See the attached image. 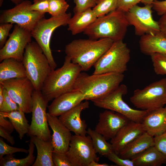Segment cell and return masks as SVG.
<instances>
[{"instance_id": "cell-1", "label": "cell", "mask_w": 166, "mask_h": 166, "mask_svg": "<svg viewBox=\"0 0 166 166\" xmlns=\"http://www.w3.org/2000/svg\"><path fill=\"white\" fill-rule=\"evenodd\" d=\"M113 42L107 38L75 39L66 45L65 51L72 62L79 65L82 71H86L94 66Z\"/></svg>"}, {"instance_id": "cell-2", "label": "cell", "mask_w": 166, "mask_h": 166, "mask_svg": "<svg viewBox=\"0 0 166 166\" xmlns=\"http://www.w3.org/2000/svg\"><path fill=\"white\" fill-rule=\"evenodd\" d=\"M124 78L123 73H113L89 75L81 72L73 89L81 92L85 101H92L113 91L121 85Z\"/></svg>"}, {"instance_id": "cell-3", "label": "cell", "mask_w": 166, "mask_h": 166, "mask_svg": "<svg viewBox=\"0 0 166 166\" xmlns=\"http://www.w3.org/2000/svg\"><path fill=\"white\" fill-rule=\"evenodd\" d=\"M81 71L79 65L72 62L66 56L62 66L52 70L47 77L41 89L42 93L49 101L73 89Z\"/></svg>"}, {"instance_id": "cell-4", "label": "cell", "mask_w": 166, "mask_h": 166, "mask_svg": "<svg viewBox=\"0 0 166 166\" xmlns=\"http://www.w3.org/2000/svg\"><path fill=\"white\" fill-rule=\"evenodd\" d=\"M129 25L125 13L117 9L97 18L83 32L89 38L123 40Z\"/></svg>"}, {"instance_id": "cell-5", "label": "cell", "mask_w": 166, "mask_h": 166, "mask_svg": "<svg viewBox=\"0 0 166 166\" xmlns=\"http://www.w3.org/2000/svg\"><path fill=\"white\" fill-rule=\"evenodd\" d=\"M22 62L27 77L35 90L41 91L45 80L52 69L47 57L36 42L32 41L27 44Z\"/></svg>"}, {"instance_id": "cell-6", "label": "cell", "mask_w": 166, "mask_h": 166, "mask_svg": "<svg viewBox=\"0 0 166 166\" xmlns=\"http://www.w3.org/2000/svg\"><path fill=\"white\" fill-rule=\"evenodd\" d=\"M130 51L123 40L114 41L94 64L93 74L108 73H123L127 70Z\"/></svg>"}, {"instance_id": "cell-7", "label": "cell", "mask_w": 166, "mask_h": 166, "mask_svg": "<svg viewBox=\"0 0 166 166\" xmlns=\"http://www.w3.org/2000/svg\"><path fill=\"white\" fill-rule=\"evenodd\" d=\"M71 14L69 13L56 16H51L48 19H41L31 31L32 38L35 40L47 57L50 67L54 70L57 66L50 47L51 37L54 30L61 26L68 25Z\"/></svg>"}, {"instance_id": "cell-8", "label": "cell", "mask_w": 166, "mask_h": 166, "mask_svg": "<svg viewBox=\"0 0 166 166\" xmlns=\"http://www.w3.org/2000/svg\"><path fill=\"white\" fill-rule=\"evenodd\" d=\"M130 101L136 108L149 112L166 105V78L153 82L133 92Z\"/></svg>"}, {"instance_id": "cell-9", "label": "cell", "mask_w": 166, "mask_h": 166, "mask_svg": "<svg viewBox=\"0 0 166 166\" xmlns=\"http://www.w3.org/2000/svg\"><path fill=\"white\" fill-rule=\"evenodd\" d=\"M128 92L127 86L121 84L105 97L92 101L97 107L120 113L130 121L142 123L144 117L149 112L146 110L133 109L125 102L122 97Z\"/></svg>"}, {"instance_id": "cell-10", "label": "cell", "mask_w": 166, "mask_h": 166, "mask_svg": "<svg viewBox=\"0 0 166 166\" xmlns=\"http://www.w3.org/2000/svg\"><path fill=\"white\" fill-rule=\"evenodd\" d=\"M32 117L28 134L46 141H51L52 136L48 126L46 109L49 102L41 91L34 89L32 96Z\"/></svg>"}, {"instance_id": "cell-11", "label": "cell", "mask_w": 166, "mask_h": 166, "mask_svg": "<svg viewBox=\"0 0 166 166\" xmlns=\"http://www.w3.org/2000/svg\"><path fill=\"white\" fill-rule=\"evenodd\" d=\"M31 1L25 0L13 8L3 10L0 16V23H15L31 31L45 14L31 10Z\"/></svg>"}, {"instance_id": "cell-12", "label": "cell", "mask_w": 166, "mask_h": 166, "mask_svg": "<svg viewBox=\"0 0 166 166\" xmlns=\"http://www.w3.org/2000/svg\"><path fill=\"white\" fill-rule=\"evenodd\" d=\"M66 153L73 166H89L92 161L99 160L89 135H72Z\"/></svg>"}, {"instance_id": "cell-13", "label": "cell", "mask_w": 166, "mask_h": 166, "mask_svg": "<svg viewBox=\"0 0 166 166\" xmlns=\"http://www.w3.org/2000/svg\"><path fill=\"white\" fill-rule=\"evenodd\" d=\"M10 98L25 113L32 112V96L34 88L27 77L13 79L0 83Z\"/></svg>"}, {"instance_id": "cell-14", "label": "cell", "mask_w": 166, "mask_h": 166, "mask_svg": "<svg viewBox=\"0 0 166 166\" xmlns=\"http://www.w3.org/2000/svg\"><path fill=\"white\" fill-rule=\"evenodd\" d=\"M152 9V4L143 6L136 5L125 13L129 25L133 26L136 35L141 37L160 32L158 22L153 18Z\"/></svg>"}, {"instance_id": "cell-15", "label": "cell", "mask_w": 166, "mask_h": 166, "mask_svg": "<svg viewBox=\"0 0 166 166\" xmlns=\"http://www.w3.org/2000/svg\"><path fill=\"white\" fill-rule=\"evenodd\" d=\"M32 38L30 31L15 25L8 39L0 49V61L9 58L22 61L26 47L32 42Z\"/></svg>"}, {"instance_id": "cell-16", "label": "cell", "mask_w": 166, "mask_h": 166, "mask_svg": "<svg viewBox=\"0 0 166 166\" xmlns=\"http://www.w3.org/2000/svg\"><path fill=\"white\" fill-rule=\"evenodd\" d=\"M99 117L95 130L106 140L113 139L120 128L130 121L120 113L107 109L100 113Z\"/></svg>"}, {"instance_id": "cell-17", "label": "cell", "mask_w": 166, "mask_h": 166, "mask_svg": "<svg viewBox=\"0 0 166 166\" xmlns=\"http://www.w3.org/2000/svg\"><path fill=\"white\" fill-rule=\"evenodd\" d=\"M48 123L53 133L51 142L55 152L66 153L72 137L70 131L57 117L47 113Z\"/></svg>"}, {"instance_id": "cell-18", "label": "cell", "mask_w": 166, "mask_h": 166, "mask_svg": "<svg viewBox=\"0 0 166 166\" xmlns=\"http://www.w3.org/2000/svg\"><path fill=\"white\" fill-rule=\"evenodd\" d=\"M85 100L83 94L80 91L72 89L53 99L48 105V113L58 117L75 107Z\"/></svg>"}, {"instance_id": "cell-19", "label": "cell", "mask_w": 166, "mask_h": 166, "mask_svg": "<svg viewBox=\"0 0 166 166\" xmlns=\"http://www.w3.org/2000/svg\"><path fill=\"white\" fill-rule=\"evenodd\" d=\"M145 132L142 123L129 121L119 130L111 140L114 152L118 154L126 145Z\"/></svg>"}, {"instance_id": "cell-20", "label": "cell", "mask_w": 166, "mask_h": 166, "mask_svg": "<svg viewBox=\"0 0 166 166\" xmlns=\"http://www.w3.org/2000/svg\"><path fill=\"white\" fill-rule=\"evenodd\" d=\"M89 103L88 101L81 102L79 105L59 116L61 122L76 135L84 136L87 134V124L85 121L81 119V113L88 108Z\"/></svg>"}, {"instance_id": "cell-21", "label": "cell", "mask_w": 166, "mask_h": 166, "mask_svg": "<svg viewBox=\"0 0 166 166\" xmlns=\"http://www.w3.org/2000/svg\"><path fill=\"white\" fill-rule=\"evenodd\" d=\"M145 132L154 137L166 131V106L149 112L142 122Z\"/></svg>"}, {"instance_id": "cell-22", "label": "cell", "mask_w": 166, "mask_h": 166, "mask_svg": "<svg viewBox=\"0 0 166 166\" xmlns=\"http://www.w3.org/2000/svg\"><path fill=\"white\" fill-rule=\"evenodd\" d=\"M139 44L141 51L145 55L158 53L166 55V37L160 32L141 36Z\"/></svg>"}, {"instance_id": "cell-23", "label": "cell", "mask_w": 166, "mask_h": 166, "mask_svg": "<svg viewBox=\"0 0 166 166\" xmlns=\"http://www.w3.org/2000/svg\"><path fill=\"white\" fill-rule=\"evenodd\" d=\"M153 146H154V137L145 132L124 147L118 155L123 159H131Z\"/></svg>"}, {"instance_id": "cell-24", "label": "cell", "mask_w": 166, "mask_h": 166, "mask_svg": "<svg viewBox=\"0 0 166 166\" xmlns=\"http://www.w3.org/2000/svg\"><path fill=\"white\" fill-rule=\"evenodd\" d=\"M37 150V156L32 166H55L52 160L54 150L51 141L44 140L37 136H30Z\"/></svg>"}, {"instance_id": "cell-25", "label": "cell", "mask_w": 166, "mask_h": 166, "mask_svg": "<svg viewBox=\"0 0 166 166\" xmlns=\"http://www.w3.org/2000/svg\"><path fill=\"white\" fill-rule=\"evenodd\" d=\"M27 77L22 61L13 58L5 59L0 63V83L10 79Z\"/></svg>"}, {"instance_id": "cell-26", "label": "cell", "mask_w": 166, "mask_h": 166, "mask_svg": "<svg viewBox=\"0 0 166 166\" xmlns=\"http://www.w3.org/2000/svg\"><path fill=\"white\" fill-rule=\"evenodd\" d=\"M97 18L92 8L74 14L68 22V30L73 35L84 32Z\"/></svg>"}, {"instance_id": "cell-27", "label": "cell", "mask_w": 166, "mask_h": 166, "mask_svg": "<svg viewBox=\"0 0 166 166\" xmlns=\"http://www.w3.org/2000/svg\"><path fill=\"white\" fill-rule=\"evenodd\" d=\"M135 166H160L166 164V158L155 146H152L131 159Z\"/></svg>"}, {"instance_id": "cell-28", "label": "cell", "mask_w": 166, "mask_h": 166, "mask_svg": "<svg viewBox=\"0 0 166 166\" xmlns=\"http://www.w3.org/2000/svg\"><path fill=\"white\" fill-rule=\"evenodd\" d=\"M25 113L20 108L9 113L0 112V115L8 118L12 123L20 140L23 138L25 134H28L30 126Z\"/></svg>"}, {"instance_id": "cell-29", "label": "cell", "mask_w": 166, "mask_h": 166, "mask_svg": "<svg viewBox=\"0 0 166 166\" xmlns=\"http://www.w3.org/2000/svg\"><path fill=\"white\" fill-rule=\"evenodd\" d=\"M35 145L30 140L29 145L28 154L25 158L18 159L14 157V155H6L0 160V166H30L32 165L35 159L34 155Z\"/></svg>"}, {"instance_id": "cell-30", "label": "cell", "mask_w": 166, "mask_h": 166, "mask_svg": "<svg viewBox=\"0 0 166 166\" xmlns=\"http://www.w3.org/2000/svg\"><path fill=\"white\" fill-rule=\"evenodd\" d=\"M87 133L91 137L97 153L106 157L109 153L114 151L112 144L107 142L104 137L95 130L89 128L87 131Z\"/></svg>"}, {"instance_id": "cell-31", "label": "cell", "mask_w": 166, "mask_h": 166, "mask_svg": "<svg viewBox=\"0 0 166 166\" xmlns=\"http://www.w3.org/2000/svg\"><path fill=\"white\" fill-rule=\"evenodd\" d=\"M96 5L92 9L97 18L104 16L117 9V0H96Z\"/></svg>"}, {"instance_id": "cell-32", "label": "cell", "mask_w": 166, "mask_h": 166, "mask_svg": "<svg viewBox=\"0 0 166 166\" xmlns=\"http://www.w3.org/2000/svg\"><path fill=\"white\" fill-rule=\"evenodd\" d=\"M48 13L52 16H56L66 13L69 5L65 0H49Z\"/></svg>"}, {"instance_id": "cell-33", "label": "cell", "mask_w": 166, "mask_h": 166, "mask_svg": "<svg viewBox=\"0 0 166 166\" xmlns=\"http://www.w3.org/2000/svg\"><path fill=\"white\" fill-rule=\"evenodd\" d=\"M150 56L155 73L157 75H166V55L155 53Z\"/></svg>"}, {"instance_id": "cell-34", "label": "cell", "mask_w": 166, "mask_h": 166, "mask_svg": "<svg viewBox=\"0 0 166 166\" xmlns=\"http://www.w3.org/2000/svg\"><path fill=\"white\" fill-rule=\"evenodd\" d=\"M3 93L4 99L2 103L0 105V112L9 113L18 109L20 108L18 105L8 96L4 88Z\"/></svg>"}, {"instance_id": "cell-35", "label": "cell", "mask_w": 166, "mask_h": 166, "mask_svg": "<svg viewBox=\"0 0 166 166\" xmlns=\"http://www.w3.org/2000/svg\"><path fill=\"white\" fill-rule=\"evenodd\" d=\"M18 152L28 153V150L24 148L10 146L6 143L2 138H0V160L2 159L5 155L13 154Z\"/></svg>"}, {"instance_id": "cell-36", "label": "cell", "mask_w": 166, "mask_h": 166, "mask_svg": "<svg viewBox=\"0 0 166 166\" xmlns=\"http://www.w3.org/2000/svg\"><path fill=\"white\" fill-rule=\"evenodd\" d=\"M75 4L73 8L74 14L82 12L96 5V0H73Z\"/></svg>"}, {"instance_id": "cell-37", "label": "cell", "mask_w": 166, "mask_h": 166, "mask_svg": "<svg viewBox=\"0 0 166 166\" xmlns=\"http://www.w3.org/2000/svg\"><path fill=\"white\" fill-rule=\"evenodd\" d=\"M52 160L55 166H73L66 153L53 151Z\"/></svg>"}, {"instance_id": "cell-38", "label": "cell", "mask_w": 166, "mask_h": 166, "mask_svg": "<svg viewBox=\"0 0 166 166\" xmlns=\"http://www.w3.org/2000/svg\"><path fill=\"white\" fill-rule=\"evenodd\" d=\"M106 157L117 166H135L134 162L131 159L122 158L114 151L109 153Z\"/></svg>"}, {"instance_id": "cell-39", "label": "cell", "mask_w": 166, "mask_h": 166, "mask_svg": "<svg viewBox=\"0 0 166 166\" xmlns=\"http://www.w3.org/2000/svg\"><path fill=\"white\" fill-rule=\"evenodd\" d=\"M33 11L45 14L49 10V0H34L33 3L30 6Z\"/></svg>"}, {"instance_id": "cell-40", "label": "cell", "mask_w": 166, "mask_h": 166, "mask_svg": "<svg viewBox=\"0 0 166 166\" xmlns=\"http://www.w3.org/2000/svg\"><path fill=\"white\" fill-rule=\"evenodd\" d=\"M13 24L9 23H1L0 24V48H2L6 42L9 32Z\"/></svg>"}, {"instance_id": "cell-41", "label": "cell", "mask_w": 166, "mask_h": 166, "mask_svg": "<svg viewBox=\"0 0 166 166\" xmlns=\"http://www.w3.org/2000/svg\"><path fill=\"white\" fill-rule=\"evenodd\" d=\"M154 146L166 158V131L154 137Z\"/></svg>"}, {"instance_id": "cell-42", "label": "cell", "mask_w": 166, "mask_h": 166, "mask_svg": "<svg viewBox=\"0 0 166 166\" xmlns=\"http://www.w3.org/2000/svg\"><path fill=\"white\" fill-rule=\"evenodd\" d=\"M141 0H117V9L126 13Z\"/></svg>"}, {"instance_id": "cell-43", "label": "cell", "mask_w": 166, "mask_h": 166, "mask_svg": "<svg viewBox=\"0 0 166 166\" xmlns=\"http://www.w3.org/2000/svg\"><path fill=\"white\" fill-rule=\"evenodd\" d=\"M152 9L159 15L161 16L166 13V0H156L152 4Z\"/></svg>"}, {"instance_id": "cell-44", "label": "cell", "mask_w": 166, "mask_h": 166, "mask_svg": "<svg viewBox=\"0 0 166 166\" xmlns=\"http://www.w3.org/2000/svg\"><path fill=\"white\" fill-rule=\"evenodd\" d=\"M6 118L0 115V126L11 133L15 129L14 127L10 121Z\"/></svg>"}, {"instance_id": "cell-45", "label": "cell", "mask_w": 166, "mask_h": 166, "mask_svg": "<svg viewBox=\"0 0 166 166\" xmlns=\"http://www.w3.org/2000/svg\"><path fill=\"white\" fill-rule=\"evenodd\" d=\"M0 136L9 143L11 145H14L15 143L14 137L11 136V133L0 126Z\"/></svg>"}, {"instance_id": "cell-46", "label": "cell", "mask_w": 166, "mask_h": 166, "mask_svg": "<svg viewBox=\"0 0 166 166\" xmlns=\"http://www.w3.org/2000/svg\"><path fill=\"white\" fill-rule=\"evenodd\" d=\"M158 22L160 32L166 37V13L161 16Z\"/></svg>"}, {"instance_id": "cell-47", "label": "cell", "mask_w": 166, "mask_h": 166, "mask_svg": "<svg viewBox=\"0 0 166 166\" xmlns=\"http://www.w3.org/2000/svg\"><path fill=\"white\" fill-rule=\"evenodd\" d=\"M110 166L106 163L99 164L97 162L93 160L89 164V166Z\"/></svg>"}, {"instance_id": "cell-48", "label": "cell", "mask_w": 166, "mask_h": 166, "mask_svg": "<svg viewBox=\"0 0 166 166\" xmlns=\"http://www.w3.org/2000/svg\"><path fill=\"white\" fill-rule=\"evenodd\" d=\"M3 88L2 85L0 84V105L2 103L4 99Z\"/></svg>"}, {"instance_id": "cell-49", "label": "cell", "mask_w": 166, "mask_h": 166, "mask_svg": "<svg viewBox=\"0 0 166 166\" xmlns=\"http://www.w3.org/2000/svg\"><path fill=\"white\" fill-rule=\"evenodd\" d=\"M156 0H141V2L144 5H151L153 2Z\"/></svg>"}, {"instance_id": "cell-50", "label": "cell", "mask_w": 166, "mask_h": 166, "mask_svg": "<svg viewBox=\"0 0 166 166\" xmlns=\"http://www.w3.org/2000/svg\"><path fill=\"white\" fill-rule=\"evenodd\" d=\"M13 3L16 5H18L25 0H10Z\"/></svg>"}, {"instance_id": "cell-51", "label": "cell", "mask_w": 166, "mask_h": 166, "mask_svg": "<svg viewBox=\"0 0 166 166\" xmlns=\"http://www.w3.org/2000/svg\"><path fill=\"white\" fill-rule=\"evenodd\" d=\"M3 2V0H0V6L2 5V2Z\"/></svg>"}]
</instances>
